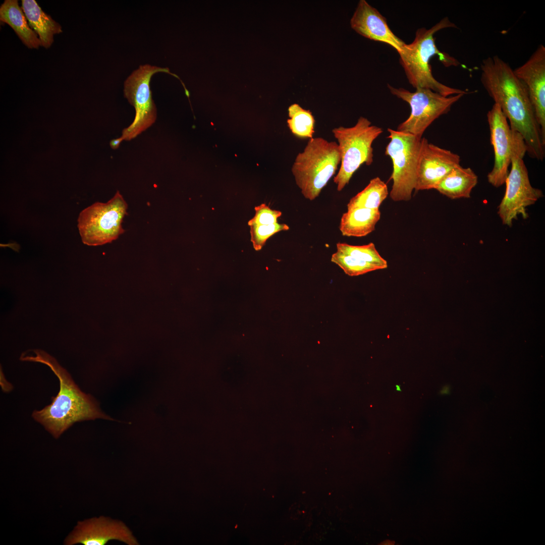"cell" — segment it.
<instances>
[{
    "mask_svg": "<svg viewBox=\"0 0 545 545\" xmlns=\"http://www.w3.org/2000/svg\"><path fill=\"white\" fill-rule=\"evenodd\" d=\"M481 82L498 105L510 128L523 137L526 152L531 158L543 161L545 139L537 122L526 86L510 65L498 56L482 60Z\"/></svg>",
    "mask_w": 545,
    "mask_h": 545,
    "instance_id": "cell-1",
    "label": "cell"
},
{
    "mask_svg": "<svg viewBox=\"0 0 545 545\" xmlns=\"http://www.w3.org/2000/svg\"><path fill=\"white\" fill-rule=\"evenodd\" d=\"M32 351L34 356L23 353L20 360L47 365L59 379L60 391L52 397L51 403L42 410L34 411L32 415L54 438H59L76 422L97 418L116 421L101 410L99 403L93 396L80 390L55 358L41 350Z\"/></svg>",
    "mask_w": 545,
    "mask_h": 545,
    "instance_id": "cell-2",
    "label": "cell"
},
{
    "mask_svg": "<svg viewBox=\"0 0 545 545\" xmlns=\"http://www.w3.org/2000/svg\"><path fill=\"white\" fill-rule=\"evenodd\" d=\"M449 27H456V25L446 17L429 29H418L413 41L408 44L405 43L398 52L400 64L408 81L416 89H429L445 96L467 93L466 91L440 83L434 78L431 72L429 61L434 56H438L445 67H456L460 64L454 58L441 51L435 43L434 34Z\"/></svg>",
    "mask_w": 545,
    "mask_h": 545,
    "instance_id": "cell-3",
    "label": "cell"
},
{
    "mask_svg": "<svg viewBox=\"0 0 545 545\" xmlns=\"http://www.w3.org/2000/svg\"><path fill=\"white\" fill-rule=\"evenodd\" d=\"M340 162L337 142L322 137L310 138L303 151L297 155L291 169L303 196L309 200L318 197Z\"/></svg>",
    "mask_w": 545,
    "mask_h": 545,
    "instance_id": "cell-4",
    "label": "cell"
},
{
    "mask_svg": "<svg viewBox=\"0 0 545 545\" xmlns=\"http://www.w3.org/2000/svg\"><path fill=\"white\" fill-rule=\"evenodd\" d=\"M332 133L338 140L341 155L340 167L334 182L337 190L341 191L362 165L369 166L373 162L372 145L383 130L360 117L354 126L335 128Z\"/></svg>",
    "mask_w": 545,
    "mask_h": 545,
    "instance_id": "cell-5",
    "label": "cell"
},
{
    "mask_svg": "<svg viewBox=\"0 0 545 545\" xmlns=\"http://www.w3.org/2000/svg\"><path fill=\"white\" fill-rule=\"evenodd\" d=\"M526 147L523 137L518 133L511 158V170L505 181L506 190L498 213L504 225L511 227L519 215L528 217L526 208L543 196L542 191L532 186L523 160Z\"/></svg>",
    "mask_w": 545,
    "mask_h": 545,
    "instance_id": "cell-6",
    "label": "cell"
},
{
    "mask_svg": "<svg viewBox=\"0 0 545 545\" xmlns=\"http://www.w3.org/2000/svg\"><path fill=\"white\" fill-rule=\"evenodd\" d=\"M127 209V202L117 191L107 202H96L82 210L77 226L83 243L96 246L117 239L124 232L122 223Z\"/></svg>",
    "mask_w": 545,
    "mask_h": 545,
    "instance_id": "cell-7",
    "label": "cell"
},
{
    "mask_svg": "<svg viewBox=\"0 0 545 545\" xmlns=\"http://www.w3.org/2000/svg\"><path fill=\"white\" fill-rule=\"evenodd\" d=\"M387 130L390 141L385 153L391 158L393 164L390 196L394 201H409L416 183L422 138L391 128Z\"/></svg>",
    "mask_w": 545,
    "mask_h": 545,
    "instance_id": "cell-8",
    "label": "cell"
},
{
    "mask_svg": "<svg viewBox=\"0 0 545 545\" xmlns=\"http://www.w3.org/2000/svg\"><path fill=\"white\" fill-rule=\"evenodd\" d=\"M158 72L169 73L168 68H161L148 64L140 66L134 71L124 82V94L135 110L133 122L122 131V134L116 138L120 144L123 140L129 141L141 134L154 124L156 119V108L150 88L151 77Z\"/></svg>",
    "mask_w": 545,
    "mask_h": 545,
    "instance_id": "cell-9",
    "label": "cell"
},
{
    "mask_svg": "<svg viewBox=\"0 0 545 545\" xmlns=\"http://www.w3.org/2000/svg\"><path fill=\"white\" fill-rule=\"evenodd\" d=\"M388 87L392 94L407 102L411 107L410 116L399 124L397 130L419 138H422L425 130L435 120L449 112L451 106L465 94L445 96L427 88H418L412 92L389 84Z\"/></svg>",
    "mask_w": 545,
    "mask_h": 545,
    "instance_id": "cell-10",
    "label": "cell"
},
{
    "mask_svg": "<svg viewBox=\"0 0 545 545\" xmlns=\"http://www.w3.org/2000/svg\"><path fill=\"white\" fill-rule=\"evenodd\" d=\"M111 540H118L128 545L139 544L123 522L103 516L78 521L65 538L64 544L104 545Z\"/></svg>",
    "mask_w": 545,
    "mask_h": 545,
    "instance_id": "cell-11",
    "label": "cell"
},
{
    "mask_svg": "<svg viewBox=\"0 0 545 545\" xmlns=\"http://www.w3.org/2000/svg\"><path fill=\"white\" fill-rule=\"evenodd\" d=\"M494 164L487 181L495 187L505 184L508 175L512 151L518 132L512 130L500 106L494 103L487 114Z\"/></svg>",
    "mask_w": 545,
    "mask_h": 545,
    "instance_id": "cell-12",
    "label": "cell"
},
{
    "mask_svg": "<svg viewBox=\"0 0 545 545\" xmlns=\"http://www.w3.org/2000/svg\"><path fill=\"white\" fill-rule=\"evenodd\" d=\"M459 155L422 138L417 164L415 191L436 188L443 178L460 165Z\"/></svg>",
    "mask_w": 545,
    "mask_h": 545,
    "instance_id": "cell-13",
    "label": "cell"
},
{
    "mask_svg": "<svg viewBox=\"0 0 545 545\" xmlns=\"http://www.w3.org/2000/svg\"><path fill=\"white\" fill-rule=\"evenodd\" d=\"M514 70L526 86L537 122L545 139V47L540 44L523 65Z\"/></svg>",
    "mask_w": 545,
    "mask_h": 545,
    "instance_id": "cell-14",
    "label": "cell"
},
{
    "mask_svg": "<svg viewBox=\"0 0 545 545\" xmlns=\"http://www.w3.org/2000/svg\"><path fill=\"white\" fill-rule=\"evenodd\" d=\"M350 23L351 27L360 35L387 43L398 52L405 44L392 31L386 19L365 0L359 1Z\"/></svg>",
    "mask_w": 545,
    "mask_h": 545,
    "instance_id": "cell-15",
    "label": "cell"
},
{
    "mask_svg": "<svg viewBox=\"0 0 545 545\" xmlns=\"http://www.w3.org/2000/svg\"><path fill=\"white\" fill-rule=\"evenodd\" d=\"M478 182V177L470 168L459 165L440 182L435 189L452 199L468 198Z\"/></svg>",
    "mask_w": 545,
    "mask_h": 545,
    "instance_id": "cell-16",
    "label": "cell"
},
{
    "mask_svg": "<svg viewBox=\"0 0 545 545\" xmlns=\"http://www.w3.org/2000/svg\"><path fill=\"white\" fill-rule=\"evenodd\" d=\"M380 217L379 209L358 207L348 209L341 217L339 230L343 236L364 237L374 230Z\"/></svg>",
    "mask_w": 545,
    "mask_h": 545,
    "instance_id": "cell-17",
    "label": "cell"
},
{
    "mask_svg": "<svg viewBox=\"0 0 545 545\" xmlns=\"http://www.w3.org/2000/svg\"><path fill=\"white\" fill-rule=\"evenodd\" d=\"M22 8L29 25L38 35L41 45L49 47L53 35L62 32L61 26L45 13L35 0L22 1Z\"/></svg>",
    "mask_w": 545,
    "mask_h": 545,
    "instance_id": "cell-18",
    "label": "cell"
},
{
    "mask_svg": "<svg viewBox=\"0 0 545 545\" xmlns=\"http://www.w3.org/2000/svg\"><path fill=\"white\" fill-rule=\"evenodd\" d=\"M0 20L10 25L28 48H37L41 41L28 25L17 0H5L0 7Z\"/></svg>",
    "mask_w": 545,
    "mask_h": 545,
    "instance_id": "cell-19",
    "label": "cell"
},
{
    "mask_svg": "<svg viewBox=\"0 0 545 545\" xmlns=\"http://www.w3.org/2000/svg\"><path fill=\"white\" fill-rule=\"evenodd\" d=\"M389 194L386 184L379 177L371 179L367 186L353 197L347 204V209L365 208L378 209Z\"/></svg>",
    "mask_w": 545,
    "mask_h": 545,
    "instance_id": "cell-20",
    "label": "cell"
},
{
    "mask_svg": "<svg viewBox=\"0 0 545 545\" xmlns=\"http://www.w3.org/2000/svg\"><path fill=\"white\" fill-rule=\"evenodd\" d=\"M288 114L287 124L291 132L299 137L312 138L315 120L311 112L294 103L289 107Z\"/></svg>",
    "mask_w": 545,
    "mask_h": 545,
    "instance_id": "cell-21",
    "label": "cell"
},
{
    "mask_svg": "<svg viewBox=\"0 0 545 545\" xmlns=\"http://www.w3.org/2000/svg\"><path fill=\"white\" fill-rule=\"evenodd\" d=\"M336 246L337 251L373 264L377 266L379 269H385L388 267L387 261L380 256L373 243L356 246L339 242Z\"/></svg>",
    "mask_w": 545,
    "mask_h": 545,
    "instance_id": "cell-22",
    "label": "cell"
},
{
    "mask_svg": "<svg viewBox=\"0 0 545 545\" xmlns=\"http://www.w3.org/2000/svg\"><path fill=\"white\" fill-rule=\"evenodd\" d=\"M331 260L340 267L346 275L351 277L358 276L379 269L377 266L373 264L338 251L332 254Z\"/></svg>",
    "mask_w": 545,
    "mask_h": 545,
    "instance_id": "cell-23",
    "label": "cell"
},
{
    "mask_svg": "<svg viewBox=\"0 0 545 545\" xmlns=\"http://www.w3.org/2000/svg\"><path fill=\"white\" fill-rule=\"evenodd\" d=\"M249 227L251 241L256 251L260 250L267 240L276 233L289 229L287 225L278 223L270 225H252Z\"/></svg>",
    "mask_w": 545,
    "mask_h": 545,
    "instance_id": "cell-24",
    "label": "cell"
},
{
    "mask_svg": "<svg viewBox=\"0 0 545 545\" xmlns=\"http://www.w3.org/2000/svg\"><path fill=\"white\" fill-rule=\"evenodd\" d=\"M255 210L254 216L248 222L249 226L275 224L282 215L281 211L272 209L264 203L255 207Z\"/></svg>",
    "mask_w": 545,
    "mask_h": 545,
    "instance_id": "cell-25",
    "label": "cell"
},
{
    "mask_svg": "<svg viewBox=\"0 0 545 545\" xmlns=\"http://www.w3.org/2000/svg\"><path fill=\"white\" fill-rule=\"evenodd\" d=\"M449 393L450 386L449 385L444 386L440 391V394L442 395L449 394Z\"/></svg>",
    "mask_w": 545,
    "mask_h": 545,
    "instance_id": "cell-26",
    "label": "cell"
},
{
    "mask_svg": "<svg viewBox=\"0 0 545 545\" xmlns=\"http://www.w3.org/2000/svg\"><path fill=\"white\" fill-rule=\"evenodd\" d=\"M396 389L397 391H401V388L399 385H396Z\"/></svg>",
    "mask_w": 545,
    "mask_h": 545,
    "instance_id": "cell-27",
    "label": "cell"
}]
</instances>
